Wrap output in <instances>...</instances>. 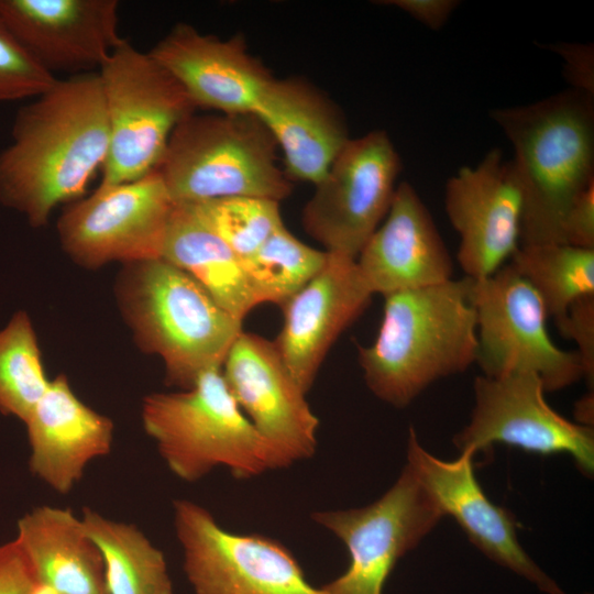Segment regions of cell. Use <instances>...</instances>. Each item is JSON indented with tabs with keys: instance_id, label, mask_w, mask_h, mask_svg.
Returning <instances> with one entry per match:
<instances>
[{
	"instance_id": "obj_29",
	"label": "cell",
	"mask_w": 594,
	"mask_h": 594,
	"mask_svg": "<svg viewBox=\"0 0 594 594\" xmlns=\"http://www.w3.org/2000/svg\"><path fill=\"white\" fill-rule=\"evenodd\" d=\"M207 226L242 260L284 224L279 202L257 197H224L191 204Z\"/></svg>"
},
{
	"instance_id": "obj_21",
	"label": "cell",
	"mask_w": 594,
	"mask_h": 594,
	"mask_svg": "<svg viewBox=\"0 0 594 594\" xmlns=\"http://www.w3.org/2000/svg\"><path fill=\"white\" fill-rule=\"evenodd\" d=\"M24 424L30 471L59 494L69 493L87 465L112 448V420L81 402L64 374L50 381Z\"/></svg>"
},
{
	"instance_id": "obj_28",
	"label": "cell",
	"mask_w": 594,
	"mask_h": 594,
	"mask_svg": "<svg viewBox=\"0 0 594 594\" xmlns=\"http://www.w3.org/2000/svg\"><path fill=\"white\" fill-rule=\"evenodd\" d=\"M48 384L32 321L18 311L0 330V413L25 422Z\"/></svg>"
},
{
	"instance_id": "obj_30",
	"label": "cell",
	"mask_w": 594,
	"mask_h": 594,
	"mask_svg": "<svg viewBox=\"0 0 594 594\" xmlns=\"http://www.w3.org/2000/svg\"><path fill=\"white\" fill-rule=\"evenodd\" d=\"M57 78L15 38L0 19V102L36 98Z\"/></svg>"
},
{
	"instance_id": "obj_20",
	"label": "cell",
	"mask_w": 594,
	"mask_h": 594,
	"mask_svg": "<svg viewBox=\"0 0 594 594\" xmlns=\"http://www.w3.org/2000/svg\"><path fill=\"white\" fill-rule=\"evenodd\" d=\"M374 294L383 296L446 283L454 264L416 189L398 184L389 210L356 257Z\"/></svg>"
},
{
	"instance_id": "obj_23",
	"label": "cell",
	"mask_w": 594,
	"mask_h": 594,
	"mask_svg": "<svg viewBox=\"0 0 594 594\" xmlns=\"http://www.w3.org/2000/svg\"><path fill=\"white\" fill-rule=\"evenodd\" d=\"M14 539L38 585L57 594H108L102 554L70 508H33L18 520Z\"/></svg>"
},
{
	"instance_id": "obj_34",
	"label": "cell",
	"mask_w": 594,
	"mask_h": 594,
	"mask_svg": "<svg viewBox=\"0 0 594 594\" xmlns=\"http://www.w3.org/2000/svg\"><path fill=\"white\" fill-rule=\"evenodd\" d=\"M564 61V76L572 89L594 96V48L592 44L556 43L548 46Z\"/></svg>"
},
{
	"instance_id": "obj_17",
	"label": "cell",
	"mask_w": 594,
	"mask_h": 594,
	"mask_svg": "<svg viewBox=\"0 0 594 594\" xmlns=\"http://www.w3.org/2000/svg\"><path fill=\"white\" fill-rule=\"evenodd\" d=\"M372 296L356 258L328 252L323 267L280 306L284 321L273 341L306 394L336 340L365 310Z\"/></svg>"
},
{
	"instance_id": "obj_36",
	"label": "cell",
	"mask_w": 594,
	"mask_h": 594,
	"mask_svg": "<svg viewBox=\"0 0 594 594\" xmlns=\"http://www.w3.org/2000/svg\"><path fill=\"white\" fill-rule=\"evenodd\" d=\"M576 411L579 414V420L586 422L590 426V419L593 420V394L586 396L578 404Z\"/></svg>"
},
{
	"instance_id": "obj_13",
	"label": "cell",
	"mask_w": 594,
	"mask_h": 594,
	"mask_svg": "<svg viewBox=\"0 0 594 594\" xmlns=\"http://www.w3.org/2000/svg\"><path fill=\"white\" fill-rule=\"evenodd\" d=\"M474 408L469 425L453 441L460 452L484 451L505 443L528 452H565L580 470L594 469V431L550 407L541 378L532 372L474 378Z\"/></svg>"
},
{
	"instance_id": "obj_35",
	"label": "cell",
	"mask_w": 594,
	"mask_h": 594,
	"mask_svg": "<svg viewBox=\"0 0 594 594\" xmlns=\"http://www.w3.org/2000/svg\"><path fill=\"white\" fill-rule=\"evenodd\" d=\"M395 7L430 30H440L458 8L457 0H386L378 1Z\"/></svg>"
},
{
	"instance_id": "obj_6",
	"label": "cell",
	"mask_w": 594,
	"mask_h": 594,
	"mask_svg": "<svg viewBox=\"0 0 594 594\" xmlns=\"http://www.w3.org/2000/svg\"><path fill=\"white\" fill-rule=\"evenodd\" d=\"M277 145L254 113L196 114L173 131L155 168L174 204L224 197L287 198Z\"/></svg>"
},
{
	"instance_id": "obj_26",
	"label": "cell",
	"mask_w": 594,
	"mask_h": 594,
	"mask_svg": "<svg viewBox=\"0 0 594 594\" xmlns=\"http://www.w3.org/2000/svg\"><path fill=\"white\" fill-rule=\"evenodd\" d=\"M508 264L536 290L556 322L578 299L594 295V250L561 243L526 244L519 245Z\"/></svg>"
},
{
	"instance_id": "obj_14",
	"label": "cell",
	"mask_w": 594,
	"mask_h": 594,
	"mask_svg": "<svg viewBox=\"0 0 594 594\" xmlns=\"http://www.w3.org/2000/svg\"><path fill=\"white\" fill-rule=\"evenodd\" d=\"M222 375L235 403L273 450L275 469L314 457L319 419L274 341L242 331Z\"/></svg>"
},
{
	"instance_id": "obj_3",
	"label": "cell",
	"mask_w": 594,
	"mask_h": 594,
	"mask_svg": "<svg viewBox=\"0 0 594 594\" xmlns=\"http://www.w3.org/2000/svg\"><path fill=\"white\" fill-rule=\"evenodd\" d=\"M514 148L522 193L520 244L561 243L574 200L594 183V96L568 89L491 111Z\"/></svg>"
},
{
	"instance_id": "obj_9",
	"label": "cell",
	"mask_w": 594,
	"mask_h": 594,
	"mask_svg": "<svg viewBox=\"0 0 594 594\" xmlns=\"http://www.w3.org/2000/svg\"><path fill=\"white\" fill-rule=\"evenodd\" d=\"M444 516L406 463L393 486L372 504L319 510L311 519L346 547L350 562L323 594H382L397 561L413 550Z\"/></svg>"
},
{
	"instance_id": "obj_24",
	"label": "cell",
	"mask_w": 594,
	"mask_h": 594,
	"mask_svg": "<svg viewBox=\"0 0 594 594\" xmlns=\"http://www.w3.org/2000/svg\"><path fill=\"white\" fill-rule=\"evenodd\" d=\"M161 257L190 275L241 322L261 305L242 258L207 226L191 204H174Z\"/></svg>"
},
{
	"instance_id": "obj_7",
	"label": "cell",
	"mask_w": 594,
	"mask_h": 594,
	"mask_svg": "<svg viewBox=\"0 0 594 594\" xmlns=\"http://www.w3.org/2000/svg\"><path fill=\"white\" fill-rule=\"evenodd\" d=\"M98 73L109 128L101 183L139 179L155 170L173 131L197 107L164 66L124 38Z\"/></svg>"
},
{
	"instance_id": "obj_31",
	"label": "cell",
	"mask_w": 594,
	"mask_h": 594,
	"mask_svg": "<svg viewBox=\"0 0 594 594\" xmlns=\"http://www.w3.org/2000/svg\"><path fill=\"white\" fill-rule=\"evenodd\" d=\"M557 326L568 339L575 342L584 378L594 382V295H587L571 305L565 317Z\"/></svg>"
},
{
	"instance_id": "obj_2",
	"label": "cell",
	"mask_w": 594,
	"mask_h": 594,
	"mask_svg": "<svg viewBox=\"0 0 594 594\" xmlns=\"http://www.w3.org/2000/svg\"><path fill=\"white\" fill-rule=\"evenodd\" d=\"M471 282L464 276L384 296L374 342L358 345L364 381L377 398L406 407L435 382L476 363Z\"/></svg>"
},
{
	"instance_id": "obj_8",
	"label": "cell",
	"mask_w": 594,
	"mask_h": 594,
	"mask_svg": "<svg viewBox=\"0 0 594 594\" xmlns=\"http://www.w3.org/2000/svg\"><path fill=\"white\" fill-rule=\"evenodd\" d=\"M470 298L476 316V363L483 375L532 372L546 392L584 377L576 351L562 350L552 341L539 295L508 263L488 277L472 279Z\"/></svg>"
},
{
	"instance_id": "obj_12",
	"label": "cell",
	"mask_w": 594,
	"mask_h": 594,
	"mask_svg": "<svg viewBox=\"0 0 594 594\" xmlns=\"http://www.w3.org/2000/svg\"><path fill=\"white\" fill-rule=\"evenodd\" d=\"M173 512L184 571L196 594H323L279 541L226 530L189 499L174 501Z\"/></svg>"
},
{
	"instance_id": "obj_37",
	"label": "cell",
	"mask_w": 594,
	"mask_h": 594,
	"mask_svg": "<svg viewBox=\"0 0 594 594\" xmlns=\"http://www.w3.org/2000/svg\"><path fill=\"white\" fill-rule=\"evenodd\" d=\"M33 594H57V593L50 587L37 584Z\"/></svg>"
},
{
	"instance_id": "obj_1",
	"label": "cell",
	"mask_w": 594,
	"mask_h": 594,
	"mask_svg": "<svg viewBox=\"0 0 594 594\" xmlns=\"http://www.w3.org/2000/svg\"><path fill=\"white\" fill-rule=\"evenodd\" d=\"M108 147L99 73L57 79L14 118L0 152V204L44 227L58 205L82 197Z\"/></svg>"
},
{
	"instance_id": "obj_22",
	"label": "cell",
	"mask_w": 594,
	"mask_h": 594,
	"mask_svg": "<svg viewBox=\"0 0 594 594\" xmlns=\"http://www.w3.org/2000/svg\"><path fill=\"white\" fill-rule=\"evenodd\" d=\"M253 113L280 148L289 180L317 184L350 140L341 109L301 77H273Z\"/></svg>"
},
{
	"instance_id": "obj_27",
	"label": "cell",
	"mask_w": 594,
	"mask_h": 594,
	"mask_svg": "<svg viewBox=\"0 0 594 594\" xmlns=\"http://www.w3.org/2000/svg\"><path fill=\"white\" fill-rule=\"evenodd\" d=\"M327 256L282 224L242 262L260 302L282 306L323 267Z\"/></svg>"
},
{
	"instance_id": "obj_25",
	"label": "cell",
	"mask_w": 594,
	"mask_h": 594,
	"mask_svg": "<svg viewBox=\"0 0 594 594\" xmlns=\"http://www.w3.org/2000/svg\"><path fill=\"white\" fill-rule=\"evenodd\" d=\"M80 517L102 554L108 594H174L164 553L135 525L87 507Z\"/></svg>"
},
{
	"instance_id": "obj_18",
	"label": "cell",
	"mask_w": 594,
	"mask_h": 594,
	"mask_svg": "<svg viewBox=\"0 0 594 594\" xmlns=\"http://www.w3.org/2000/svg\"><path fill=\"white\" fill-rule=\"evenodd\" d=\"M117 0H0V19L48 72H98L117 45Z\"/></svg>"
},
{
	"instance_id": "obj_11",
	"label": "cell",
	"mask_w": 594,
	"mask_h": 594,
	"mask_svg": "<svg viewBox=\"0 0 594 594\" xmlns=\"http://www.w3.org/2000/svg\"><path fill=\"white\" fill-rule=\"evenodd\" d=\"M174 208L161 175L120 184H102L62 211L56 231L65 254L77 265L96 270L157 258Z\"/></svg>"
},
{
	"instance_id": "obj_19",
	"label": "cell",
	"mask_w": 594,
	"mask_h": 594,
	"mask_svg": "<svg viewBox=\"0 0 594 594\" xmlns=\"http://www.w3.org/2000/svg\"><path fill=\"white\" fill-rule=\"evenodd\" d=\"M183 86L197 108L253 113L273 76L244 36L220 38L176 24L148 52Z\"/></svg>"
},
{
	"instance_id": "obj_10",
	"label": "cell",
	"mask_w": 594,
	"mask_h": 594,
	"mask_svg": "<svg viewBox=\"0 0 594 594\" xmlns=\"http://www.w3.org/2000/svg\"><path fill=\"white\" fill-rule=\"evenodd\" d=\"M402 161L389 135L350 138L306 202L305 231L324 251L356 258L392 205Z\"/></svg>"
},
{
	"instance_id": "obj_16",
	"label": "cell",
	"mask_w": 594,
	"mask_h": 594,
	"mask_svg": "<svg viewBox=\"0 0 594 594\" xmlns=\"http://www.w3.org/2000/svg\"><path fill=\"white\" fill-rule=\"evenodd\" d=\"M473 452L464 451L454 461L440 460L426 451L414 428L409 429L407 464L444 516H452L470 541L492 561L525 578L543 593L565 594L521 548L513 514L486 497L473 471Z\"/></svg>"
},
{
	"instance_id": "obj_15",
	"label": "cell",
	"mask_w": 594,
	"mask_h": 594,
	"mask_svg": "<svg viewBox=\"0 0 594 594\" xmlns=\"http://www.w3.org/2000/svg\"><path fill=\"white\" fill-rule=\"evenodd\" d=\"M522 207L514 165L499 148L448 179L444 209L460 237L457 260L465 277H488L510 260L520 244Z\"/></svg>"
},
{
	"instance_id": "obj_32",
	"label": "cell",
	"mask_w": 594,
	"mask_h": 594,
	"mask_svg": "<svg viewBox=\"0 0 594 594\" xmlns=\"http://www.w3.org/2000/svg\"><path fill=\"white\" fill-rule=\"evenodd\" d=\"M36 579L15 539L0 543V594H33Z\"/></svg>"
},
{
	"instance_id": "obj_5",
	"label": "cell",
	"mask_w": 594,
	"mask_h": 594,
	"mask_svg": "<svg viewBox=\"0 0 594 594\" xmlns=\"http://www.w3.org/2000/svg\"><path fill=\"white\" fill-rule=\"evenodd\" d=\"M141 419L169 471L185 482L219 466L240 480L275 470L271 446L235 403L222 369L205 372L188 389L146 395Z\"/></svg>"
},
{
	"instance_id": "obj_4",
	"label": "cell",
	"mask_w": 594,
	"mask_h": 594,
	"mask_svg": "<svg viewBox=\"0 0 594 594\" xmlns=\"http://www.w3.org/2000/svg\"><path fill=\"white\" fill-rule=\"evenodd\" d=\"M119 311L138 346L162 359L169 386L190 388L222 369L242 322L186 272L163 257L122 265L114 284Z\"/></svg>"
},
{
	"instance_id": "obj_33",
	"label": "cell",
	"mask_w": 594,
	"mask_h": 594,
	"mask_svg": "<svg viewBox=\"0 0 594 594\" xmlns=\"http://www.w3.org/2000/svg\"><path fill=\"white\" fill-rule=\"evenodd\" d=\"M563 244L594 250V183L574 200L562 228Z\"/></svg>"
}]
</instances>
